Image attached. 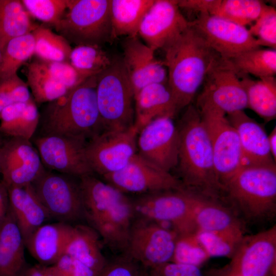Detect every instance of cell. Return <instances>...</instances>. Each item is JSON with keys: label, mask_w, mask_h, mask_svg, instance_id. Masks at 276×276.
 I'll use <instances>...</instances> for the list:
<instances>
[{"label": "cell", "mask_w": 276, "mask_h": 276, "mask_svg": "<svg viewBox=\"0 0 276 276\" xmlns=\"http://www.w3.org/2000/svg\"><path fill=\"white\" fill-rule=\"evenodd\" d=\"M177 236L167 226L136 215L123 254L144 268L156 269L172 261Z\"/></svg>", "instance_id": "30bf717a"}, {"label": "cell", "mask_w": 276, "mask_h": 276, "mask_svg": "<svg viewBox=\"0 0 276 276\" xmlns=\"http://www.w3.org/2000/svg\"><path fill=\"white\" fill-rule=\"evenodd\" d=\"M197 100V107L207 105L228 114L248 108L238 72L229 61L218 57L210 66Z\"/></svg>", "instance_id": "7c38bea8"}, {"label": "cell", "mask_w": 276, "mask_h": 276, "mask_svg": "<svg viewBox=\"0 0 276 276\" xmlns=\"http://www.w3.org/2000/svg\"><path fill=\"white\" fill-rule=\"evenodd\" d=\"M179 134L177 165L181 183L198 194L216 198L221 192L217 181L211 140L197 108L190 105L176 125Z\"/></svg>", "instance_id": "277c9868"}, {"label": "cell", "mask_w": 276, "mask_h": 276, "mask_svg": "<svg viewBox=\"0 0 276 276\" xmlns=\"http://www.w3.org/2000/svg\"><path fill=\"white\" fill-rule=\"evenodd\" d=\"M49 266L41 264L26 267L19 276H48Z\"/></svg>", "instance_id": "f907efd6"}, {"label": "cell", "mask_w": 276, "mask_h": 276, "mask_svg": "<svg viewBox=\"0 0 276 276\" xmlns=\"http://www.w3.org/2000/svg\"><path fill=\"white\" fill-rule=\"evenodd\" d=\"M267 6L259 0H217L210 14L246 27L251 25Z\"/></svg>", "instance_id": "e575fe53"}, {"label": "cell", "mask_w": 276, "mask_h": 276, "mask_svg": "<svg viewBox=\"0 0 276 276\" xmlns=\"http://www.w3.org/2000/svg\"><path fill=\"white\" fill-rule=\"evenodd\" d=\"M211 142L215 170L221 192L244 165L238 133L223 111L207 105L197 107Z\"/></svg>", "instance_id": "9c48e42d"}, {"label": "cell", "mask_w": 276, "mask_h": 276, "mask_svg": "<svg viewBox=\"0 0 276 276\" xmlns=\"http://www.w3.org/2000/svg\"><path fill=\"white\" fill-rule=\"evenodd\" d=\"M73 177L45 169L31 184L51 217L60 222L75 221L84 216L79 182Z\"/></svg>", "instance_id": "8fae6325"}, {"label": "cell", "mask_w": 276, "mask_h": 276, "mask_svg": "<svg viewBox=\"0 0 276 276\" xmlns=\"http://www.w3.org/2000/svg\"><path fill=\"white\" fill-rule=\"evenodd\" d=\"M134 126L139 130L152 120L163 116L173 117L177 112L167 83H152L134 97Z\"/></svg>", "instance_id": "d4e9b609"}, {"label": "cell", "mask_w": 276, "mask_h": 276, "mask_svg": "<svg viewBox=\"0 0 276 276\" xmlns=\"http://www.w3.org/2000/svg\"><path fill=\"white\" fill-rule=\"evenodd\" d=\"M157 276L203 275L198 266L170 262L157 268Z\"/></svg>", "instance_id": "7dc6e473"}, {"label": "cell", "mask_w": 276, "mask_h": 276, "mask_svg": "<svg viewBox=\"0 0 276 276\" xmlns=\"http://www.w3.org/2000/svg\"><path fill=\"white\" fill-rule=\"evenodd\" d=\"M102 178L126 194L141 195L184 187L170 173L155 166L137 153L122 169Z\"/></svg>", "instance_id": "5bb4252c"}, {"label": "cell", "mask_w": 276, "mask_h": 276, "mask_svg": "<svg viewBox=\"0 0 276 276\" xmlns=\"http://www.w3.org/2000/svg\"><path fill=\"white\" fill-rule=\"evenodd\" d=\"M2 56V51L0 47V63L1 62Z\"/></svg>", "instance_id": "11a10c76"}, {"label": "cell", "mask_w": 276, "mask_h": 276, "mask_svg": "<svg viewBox=\"0 0 276 276\" xmlns=\"http://www.w3.org/2000/svg\"><path fill=\"white\" fill-rule=\"evenodd\" d=\"M34 99L29 87L17 75L0 80V112L7 106Z\"/></svg>", "instance_id": "7bdbcfd3"}, {"label": "cell", "mask_w": 276, "mask_h": 276, "mask_svg": "<svg viewBox=\"0 0 276 276\" xmlns=\"http://www.w3.org/2000/svg\"><path fill=\"white\" fill-rule=\"evenodd\" d=\"M42 62L52 76L68 90L76 87L94 76L76 68L68 62Z\"/></svg>", "instance_id": "ee69618b"}, {"label": "cell", "mask_w": 276, "mask_h": 276, "mask_svg": "<svg viewBox=\"0 0 276 276\" xmlns=\"http://www.w3.org/2000/svg\"><path fill=\"white\" fill-rule=\"evenodd\" d=\"M268 143L271 154L274 160L276 159V128L273 129L270 134L268 135Z\"/></svg>", "instance_id": "816d5d0a"}, {"label": "cell", "mask_w": 276, "mask_h": 276, "mask_svg": "<svg viewBox=\"0 0 276 276\" xmlns=\"http://www.w3.org/2000/svg\"><path fill=\"white\" fill-rule=\"evenodd\" d=\"M196 232L177 235L171 262L198 266L210 258Z\"/></svg>", "instance_id": "ab89813d"}, {"label": "cell", "mask_w": 276, "mask_h": 276, "mask_svg": "<svg viewBox=\"0 0 276 276\" xmlns=\"http://www.w3.org/2000/svg\"><path fill=\"white\" fill-rule=\"evenodd\" d=\"M51 267L56 276H97L98 274L76 259L63 254Z\"/></svg>", "instance_id": "bcb514c9"}, {"label": "cell", "mask_w": 276, "mask_h": 276, "mask_svg": "<svg viewBox=\"0 0 276 276\" xmlns=\"http://www.w3.org/2000/svg\"><path fill=\"white\" fill-rule=\"evenodd\" d=\"M73 229L64 222L43 224L28 238L25 246L40 264L51 266L64 254Z\"/></svg>", "instance_id": "cb8c5ba5"}, {"label": "cell", "mask_w": 276, "mask_h": 276, "mask_svg": "<svg viewBox=\"0 0 276 276\" xmlns=\"http://www.w3.org/2000/svg\"><path fill=\"white\" fill-rule=\"evenodd\" d=\"M154 0H111L112 39L138 35L142 21Z\"/></svg>", "instance_id": "f546056e"}, {"label": "cell", "mask_w": 276, "mask_h": 276, "mask_svg": "<svg viewBox=\"0 0 276 276\" xmlns=\"http://www.w3.org/2000/svg\"><path fill=\"white\" fill-rule=\"evenodd\" d=\"M232 258L233 269L238 276H266L275 262V225L244 236Z\"/></svg>", "instance_id": "ffe728a7"}, {"label": "cell", "mask_w": 276, "mask_h": 276, "mask_svg": "<svg viewBox=\"0 0 276 276\" xmlns=\"http://www.w3.org/2000/svg\"><path fill=\"white\" fill-rule=\"evenodd\" d=\"M197 196L183 187L141 195L132 200L136 216L170 224L179 235L196 231L193 213Z\"/></svg>", "instance_id": "ba28073f"}, {"label": "cell", "mask_w": 276, "mask_h": 276, "mask_svg": "<svg viewBox=\"0 0 276 276\" xmlns=\"http://www.w3.org/2000/svg\"><path fill=\"white\" fill-rule=\"evenodd\" d=\"M45 169L31 140L10 137L4 140L1 174L7 188L31 185Z\"/></svg>", "instance_id": "ac0fdd59"}, {"label": "cell", "mask_w": 276, "mask_h": 276, "mask_svg": "<svg viewBox=\"0 0 276 276\" xmlns=\"http://www.w3.org/2000/svg\"><path fill=\"white\" fill-rule=\"evenodd\" d=\"M167 67V85L176 110L188 107L220 55L191 25L163 49Z\"/></svg>", "instance_id": "7a4b0ae2"}, {"label": "cell", "mask_w": 276, "mask_h": 276, "mask_svg": "<svg viewBox=\"0 0 276 276\" xmlns=\"http://www.w3.org/2000/svg\"><path fill=\"white\" fill-rule=\"evenodd\" d=\"M227 60L242 75L250 74L260 79L274 77L276 73L275 49L259 48L241 53Z\"/></svg>", "instance_id": "836d02e7"}, {"label": "cell", "mask_w": 276, "mask_h": 276, "mask_svg": "<svg viewBox=\"0 0 276 276\" xmlns=\"http://www.w3.org/2000/svg\"><path fill=\"white\" fill-rule=\"evenodd\" d=\"M138 129L105 130L88 141L85 155L93 173L103 177L118 171L137 153Z\"/></svg>", "instance_id": "4fadbf2b"}, {"label": "cell", "mask_w": 276, "mask_h": 276, "mask_svg": "<svg viewBox=\"0 0 276 276\" xmlns=\"http://www.w3.org/2000/svg\"><path fill=\"white\" fill-rule=\"evenodd\" d=\"M3 134L2 133H1V131H0V140H3Z\"/></svg>", "instance_id": "9f6ffc18"}, {"label": "cell", "mask_w": 276, "mask_h": 276, "mask_svg": "<svg viewBox=\"0 0 276 276\" xmlns=\"http://www.w3.org/2000/svg\"><path fill=\"white\" fill-rule=\"evenodd\" d=\"M137 276H157V268L148 269L142 266Z\"/></svg>", "instance_id": "f5cc1de1"}, {"label": "cell", "mask_w": 276, "mask_h": 276, "mask_svg": "<svg viewBox=\"0 0 276 276\" xmlns=\"http://www.w3.org/2000/svg\"><path fill=\"white\" fill-rule=\"evenodd\" d=\"M34 143L44 167L80 178L93 174L85 155L87 142L57 135H39Z\"/></svg>", "instance_id": "e0dca14e"}, {"label": "cell", "mask_w": 276, "mask_h": 276, "mask_svg": "<svg viewBox=\"0 0 276 276\" xmlns=\"http://www.w3.org/2000/svg\"><path fill=\"white\" fill-rule=\"evenodd\" d=\"M196 231L244 233L235 214L217 201L198 194L193 213Z\"/></svg>", "instance_id": "83f0119b"}, {"label": "cell", "mask_w": 276, "mask_h": 276, "mask_svg": "<svg viewBox=\"0 0 276 276\" xmlns=\"http://www.w3.org/2000/svg\"><path fill=\"white\" fill-rule=\"evenodd\" d=\"M4 140H0V174L1 172L2 157V149Z\"/></svg>", "instance_id": "db71d44e"}, {"label": "cell", "mask_w": 276, "mask_h": 276, "mask_svg": "<svg viewBox=\"0 0 276 276\" xmlns=\"http://www.w3.org/2000/svg\"><path fill=\"white\" fill-rule=\"evenodd\" d=\"M226 117L238 133L244 165H275L269 149L268 135L261 124L243 110L226 114Z\"/></svg>", "instance_id": "7402d4cb"}, {"label": "cell", "mask_w": 276, "mask_h": 276, "mask_svg": "<svg viewBox=\"0 0 276 276\" xmlns=\"http://www.w3.org/2000/svg\"><path fill=\"white\" fill-rule=\"evenodd\" d=\"M110 8L111 0H67L54 27L69 43L101 47L112 39Z\"/></svg>", "instance_id": "52a82bcc"}, {"label": "cell", "mask_w": 276, "mask_h": 276, "mask_svg": "<svg viewBox=\"0 0 276 276\" xmlns=\"http://www.w3.org/2000/svg\"><path fill=\"white\" fill-rule=\"evenodd\" d=\"M9 211L8 189L2 181H0V227Z\"/></svg>", "instance_id": "681fc988"}, {"label": "cell", "mask_w": 276, "mask_h": 276, "mask_svg": "<svg viewBox=\"0 0 276 276\" xmlns=\"http://www.w3.org/2000/svg\"><path fill=\"white\" fill-rule=\"evenodd\" d=\"M32 33L35 39L34 54L40 60L70 62L72 49L65 38L41 26H38Z\"/></svg>", "instance_id": "d590c367"}, {"label": "cell", "mask_w": 276, "mask_h": 276, "mask_svg": "<svg viewBox=\"0 0 276 276\" xmlns=\"http://www.w3.org/2000/svg\"><path fill=\"white\" fill-rule=\"evenodd\" d=\"M26 68L27 84L36 103L51 102L70 90L52 76L42 61L28 63Z\"/></svg>", "instance_id": "d6a6232c"}, {"label": "cell", "mask_w": 276, "mask_h": 276, "mask_svg": "<svg viewBox=\"0 0 276 276\" xmlns=\"http://www.w3.org/2000/svg\"><path fill=\"white\" fill-rule=\"evenodd\" d=\"M96 87L97 75L48 103L40 114V135H57L87 142L103 132Z\"/></svg>", "instance_id": "3957f363"}, {"label": "cell", "mask_w": 276, "mask_h": 276, "mask_svg": "<svg viewBox=\"0 0 276 276\" xmlns=\"http://www.w3.org/2000/svg\"><path fill=\"white\" fill-rule=\"evenodd\" d=\"M198 14L191 25L222 58L229 59L261 47L246 27L209 13Z\"/></svg>", "instance_id": "2e32d148"}, {"label": "cell", "mask_w": 276, "mask_h": 276, "mask_svg": "<svg viewBox=\"0 0 276 276\" xmlns=\"http://www.w3.org/2000/svg\"><path fill=\"white\" fill-rule=\"evenodd\" d=\"M137 153L160 169L170 173L177 167L179 134L173 117L155 119L139 131Z\"/></svg>", "instance_id": "9a60e30c"}, {"label": "cell", "mask_w": 276, "mask_h": 276, "mask_svg": "<svg viewBox=\"0 0 276 276\" xmlns=\"http://www.w3.org/2000/svg\"><path fill=\"white\" fill-rule=\"evenodd\" d=\"M122 59L132 85L134 97L145 86L167 83L168 73L164 62L155 58L154 51L136 36L127 37L122 42Z\"/></svg>", "instance_id": "44dd1931"}, {"label": "cell", "mask_w": 276, "mask_h": 276, "mask_svg": "<svg viewBox=\"0 0 276 276\" xmlns=\"http://www.w3.org/2000/svg\"><path fill=\"white\" fill-rule=\"evenodd\" d=\"M34 49L32 32L9 41L2 51L0 80L16 74L19 68L34 54Z\"/></svg>", "instance_id": "8d00e7d4"}, {"label": "cell", "mask_w": 276, "mask_h": 276, "mask_svg": "<svg viewBox=\"0 0 276 276\" xmlns=\"http://www.w3.org/2000/svg\"><path fill=\"white\" fill-rule=\"evenodd\" d=\"M189 25L177 0H154L142 21L138 34L155 51L163 50Z\"/></svg>", "instance_id": "d6986e66"}, {"label": "cell", "mask_w": 276, "mask_h": 276, "mask_svg": "<svg viewBox=\"0 0 276 276\" xmlns=\"http://www.w3.org/2000/svg\"><path fill=\"white\" fill-rule=\"evenodd\" d=\"M25 244L10 209L0 227V276H19L27 267Z\"/></svg>", "instance_id": "484cf974"}, {"label": "cell", "mask_w": 276, "mask_h": 276, "mask_svg": "<svg viewBox=\"0 0 276 276\" xmlns=\"http://www.w3.org/2000/svg\"><path fill=\"white\" fill-rule=\"evenodd\" d=\"M142 266L127 255H122L106 264L97 276H137Z\"/></svg>", "instance_id": "f6af8a7d"}, {"label": "cell", "mask_w": 276, "mask_h": 276, "mask_svg": "<svg viewBox=\"0 0 276 276\" xmlns=\"http://www.w3.org/2000/svg\"><path fill=\"white\" fill-rule=\"evenodd\" d=\"M217 0H179V8L199 13L210 14L215 5Z\"/></svg>", "instance_id": "c3c4849f"}, {"label": "cell", "mask_w": 276, "mask_h": 276, "mask_svg": "<svg viewBox=\"0 0 276 276\" xmlns=\"http://www.w3.org/2000/svg\"><path fill=\"white\" fill-rule=\"evenodd\" d=\"M40 113L34 99L12 103L0 112V131L9 137L31 140L37 130Z\"/></svg>", "instance_id": "f1b7e54d"}, {"label": "cell", "mask_w": 276, "mask_h": 276, "mask_svg": "<svg viewBox=\"0 0 276 276\" xmlns=\"http://www.w3.org/2000/svg\"><path fill=\"white\" fill-rule=\"evenodd\" d=\"M223 192L245 217H270L276 208V167L243 165L224 186Z\"/></svg>", "instance_id": "5b68a950"}, {"label": "cell", "mask_w": 276, "mask_h": 276, "mask_svg": "<svg viewBox=\"0 0 276 276\" xmlns=\"http://www.w3.org/2000/svg\"><path fill=\"white\" fill-rule=\"evenodd\" d=\"M111 61L101 47L97 45H76L72 49L70 57V63L74 67L94 75L108 67Z\"/></svg>", "instance_id": "74e56055"}, {"label": "cell", "mask_w": 276, "mask_h": 276, "mask_svg": "<svg viewBox=\"0 0 276 276\" xmlns=\"http://www.w3.org/2000/svg\"><path fill=\"white\" fill-rule=\"evenodd\" d=\"M102 241L90 225L73 226L64 254L79 261L98 274L107 263L102 251Z\"/></svg>", "instance_id": "4316f807"}, {"label": "cell", "mask_w": 276, "mask_h": 276, "mask_svg": "<svg viewBox=\"0 0 276 276\" xmlns=\"http://www.w3.org/2000/svg\"><path fill=\"white\" fill-rule=\"evenodd\" d=\"M29 15L54 27L64 16L67 0L21 1Z\"/></svg>", "instance_id": "60d3db41"}, {"label": "cell", "mask_w": 276, "mask_h": 276, "mask_svg": "<svg viewBox=\"0 0 276 276\" xmlns=\"http://www.w3.org/2000/svg\"><path fill=\"white\" fill-rule=\"evenodd\" d=\"M260 47H276V10L268 5L248 29Z\"/></svg>", "instance_id": "b9f144b4"}, {"label": "cell", "mask_w": 276, "mask_h": 276, "mask_svg": "<svg viewBox=\"0 0 276 276\" xmlns=\"http://www.w3.org/2000/svg\"><path fill=\"white\" fill-rule=\"evenodd\" d=\"M98 106L105 130H122L134 125V93L122 58L97 75Z\"/></svg>", "instance_id": "8992f818"}, {"label": "cell", "mask_w": 276, "mask_h": 276, "mask_svg": "<svg viewBox=\"0 0 276 276\" xmlns=\"http://www.w3.org/2000/svg\"><path fill=\"white\" fill-rule=\"evenodd\" d=\"M79 179L84 216L110 250L124 253L136 216L133 200L93 174Z\"/></svg>", "instance_id": "6da1fadb"}, {"label": "cell", "mask_w": 276, "mask_h": 276, "mask_svg": "<svg viewBox=\"0 0 276 276\" xmlns=\"http://www.w3.org/2000/svg\"><path fill=\"white\" fill-rule=\"evenodd\" d=\"M7 189L9 209L25 244L31 235L51 217L37 197L31 185Z\"/></svg>", "instance_id": "603a6c76"}, {"label": "cell", "mask_w": 276, "mask_h": 276, "mask_svg": "<svg viewBox=\"0 0 276 276\" xmlns=\"http://www.w3.org/2000/svg\"><path fill=\"white\" fill-rule=\"evenodd\" d=\"M246 92L248 108L266 121L276 116V80L274 77L253 80L247 75L239 74Z\"/></svg>", "instance_id": "4dcf8cb0"}, {"label": "cell", "mask_w": 276, "mask_h": 276, "mask_svg": "<svg viewBox=\"0 0 276 276\" xmlns=\"http://www.w3.org/2000/svg\"><path fill=\"white\" fill-rule=\"evenodd\" d=\"M38 25L21 1L0 0V47L3 51L11 39L32 33Z\"/></svg>", "instance_id": "1f68e13d"}, {"label": "cell", "mask_w": 276, "mask_h": 276, "mask_svg": "<svg viewBox=\"0 0 276 276\" xmlns=\"http://www.w3.org/2000/svg\"><path fill=\"white\" fill-rule=\"evenodd\" d=\"M197 237L210 257H232L244 233L196 231Z\"/></svg>", "instance_id": "f35d334b"}]
</instances>
